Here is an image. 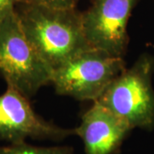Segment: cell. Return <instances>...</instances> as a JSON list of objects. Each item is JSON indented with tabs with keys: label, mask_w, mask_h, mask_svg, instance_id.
Returning a JSON list of instances; mask_svg holds the SVG:
<instances>
[{
	"label": "cell",
	"mask_w": 154,
	"mask_h": 154,
	"mask_svg": "<svg viewBox=\"0 0 154 154\" xmlns=\"http://www.w3.org/2000/svg\"><path fill=\"white\" fill-rule=\"evenodd\" d=\"M18 19L24 33L52 69L94 48L84 33L82 12L18 4Z\"/></svg>",
	"instance_id": "obj_1"
},
{
	"label": "cell",
	"mask_w": 154,
	"mask_h": 154,
	"mask_svg": "<svg viewBox=\"0 0 154 154\" xmlns=\"http://www.w3.org/2000/svg\"><path fill=\"white\" fill-rule=\"evenodd\" d=\"M53 69L22 30L16 10L0 22V75L28 98L51 84Z\"/></svg>",
	"instance_id": "obj_2"
},
{
	"label": "cell",
	"mask_w": 154,
	"mask_h": 154,
	"mask_svg": "<svg viewBox=\"0 0 154 154\" xmlns=\"http://www.w3.org/2000/svg\"><path fill=\"white\" fill-rule=\"evenodd\" d=\"M154 60L144 54L111 82L97 102L128 122L130 126L154 127Z\"/></svg>",
	"instance_id": "obj_3"
},
{
	"label": "cell",
	"mask_w": 154,
	"mask_h": 154,
	"mask_svg": "<svg viewBox=\"0 0 154 154\" xmlns=\"http://www.w3.org/2000/svg\"><path fill=\"white\" fill-rule=\"evenodd\" d=\"M125 69L123 57L91 48L53 69L51 84L59 95L95 102Z\"/></svg>",
	"instance_id": "obj_4"
},
{
	"label": "cell",
	"mask_w": 154,
	"mask_h": 154,
	"mask_svg": "<svg viewBox=\"0 0 154 154\" xmlns=\"http://www.w3.org/2000/svg\"><path fill=\"white\" fill-rule=\"evenodd\" d=\"M138 0H92L82 13L84 33L92 47L123 57L128 44V22Z\"/></svg>",
	"instance_id": "obj_5"
},
{
	"label": "cell",
	"mask_w": 154,
	"mask_h": 154,
	"mask_svg": "<svg viewBox=\"0 0 154 154\" xmlns=\"http://www.w3.org/2000/svg\"><path fill=\"white\" fill-rule=\"evenodd\" d=\"M28 99L11 86L0 95V141L16 144L28 138L59 140L75 134L74 129L45 121L34 111Z\"/></svg>",
	"instance_id": "obj_6"
},
{
	"label": "cell",
	"mask_w": 154,
	"mask_h": 154,
	"mask_svg": "<svg viewBox=\"0 0 154 154\" xmlns=\"http://www.w3.org/2000/svg\"><path fill=\"white\" fill-rule=\"evenodd\" d=\"M131 129L128 122L95 101L74 132L82 140L86 154H113Z\"/></svg>",
	"instance_id": "obj_7"
},
{
	"label": "cell",
	"mask_w": 154,
	"mask_h": 154,
	"mask_svg": "<svg viewBox=\"0 0 154 154\" xmlns=\"http://www.w3.org/2000/svg\"><path fill=\"white\" fill-rule=\"evenodd\" d=\"M0 154H74L69 146H35L24 142L0 146Z\"/></svg>",
	"instance_id": "obj_8"
},
{
	"label": "cell",
	"mask_w": 154,
	"mask_h": 154,
	"mask_svg": "<svg viewBox=\"0 0 154 154\" xmlns=\"http://www.w3.org/2000/svg\"><path fill=\"white\" fill-rule=\"evenodd\" d=\"M79 0H19L18 4L38 5L54 9H74L76 8Z\"/></svg>",
	"instance_id": "obj_9"
},
{
	"label": "cell",
	"mask_w": 154,
	"mask_h": 154,
	"mask_svg": "<svg viewBox=\"0 0 154 154\" xmlns=\"http://www.w3.org/2000/svg\"><path fill=\"white\" fill-rule=\"evenodd\" d=\"M19 0H0V22L16 10Z\"/></svg>",
	"instance_id": "obj_10"
}]
</instances>
